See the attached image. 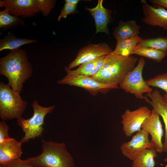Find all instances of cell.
<instances>
[{
  "instance_id": "cell-14",
  "label": "cell",
  "mask_w": 167,
  "mask_h": 167,
  "mask_svg": "<svg viewBox=\"0 0 167 167\" xmlns=\"http://www.w3.org/2000/svg\"><path fill=\"white\" fill-rule=\"evenodd\" d=\"M22 143L10 138L0 143V164L1 166L20 158L23 153Z\"/></svg>"
},
{
  "instance_id": "cell-27",
  "label": "cell",
  "mask_w": 167,
  "mask_h": 167,
  "mask_svg": "<svg viewBox=\"0 0 167 167\" xmlns=\"http://www.w3.org/2000/svg\"><path fill=\"white\" fill-rule=\"evenodd\" d=\"M77 11L76 6L65 2L61 12L58 18V21H59L62 18H66L68 15L74 14L76 13Z\"/></svg>"
},
{
  "instance_id": "cell-22",
  "label": "cell",
  "mask_w": 167,
  "mask_h": 167,
  "mask_svg": "<svg viewBox=\"0 0 167 167\" xmlns=\"http://www.w3.org/2000/svg\"><path fill=\"white\" fill-rule=\"evenodd\" d=\"M167 53L152 48L137 45L131 53L160 62L166 56Z\"/></svg>"
},
{
  "instance_id": "cell-9",
  "label": "cell",
  "mask_w": 167,
  "mask_h": 167,
  "mask_svg": "<svg viewBox=\"0 0 167 167\" xmlns=\"http://www.w3.org/2000/svg\"><path fill=\"white\" fill-rule=\"evenodd\" d=\"M148 133L141 129L133 135L129 141L123 143L120 148L122 154L132 161L143 150L154 148L149 138Z\"/></svg>"
},
{
  "instance_id": "cell-17",
  "label": "cell",
  "mask_w": 167,
  "mask_h": 167,
  "mask_svg": "<svg viewBox=\"0 0 167 167\" xmlns=\"http://www.w3.org/2000/svg\"><path fill=\"white\" fill-rule=\"evenodd\" d=\"M107 60V55H104L80 65L75 70H71L66 66L64 69L66 73L74 75H82L92 77L96 75L102 68Z\"/></svg>"
},
{
  "instance_id": "cell-31",
  "label": "cell",
  "mask_w": 167,
  "mask_h": 167,
  "mask_svg": "<svg viewBox=\"0 0 167 167\" xmlns=\"http://www.w3.org/2000/svg\"><path fill=\"white\" fill-rule=\"evenodd\" d=\"M79 0H65V2H67L74 5L77 6L78 2L80 1Z\"/></svg>"
},
{
  "instance_id": "cell-32",
  "label": "cell",
  "mask_w": 167,
  "mask_h": 167,
  "mask_svg": "<svg viewBox=\"0 0 167 167\" xmlns=\"http://www.w3.org/2000/svg\"><path fill=\"white\" fill-rule=\"evenodd\" d=\"M163 101L167 107V94H165L163 96Z\"/></svg>"
},
{
  "instance_id": "cell-21",
  "label": "cell",
  "mask_w": 167,
  "mask_h": 167,
  "mask_svg": "<svg viewBox=\"0 0 167 167\" xmlns=\"http://www.w3.org/2000/svg\"><path fill=\"white\" fill-rule=\"evenodd\" d=\"M155 148H148L142 151L132 161V167H154V159L157 156Z\"/></svg>"
},
{
  "instance_id": "cell-33",
  "label": "cell",
  "mask_w": 167,
  "mask_h": 167,
  "mask_svg": "<svg viewBox=\"0 0 167 167\" xmlns=\"http://www.w3.org/2000/svg\"><path fill=\"white\" fill-rule=\"evenodd\" d=\"M164 161L165 162H167V157L164 159Z\"/></svg>"
},
{
  "instance_id": "cell-11",
  "label": "cell",
  "mask_w": 167,
  "mask_h": 167,
  "mask_svg": "<svg viewBox=\"0 0 167 167\" xmlns=\"http://www.w3.org/2000/svg\"><path fill=\"white\" fill-rule=\"evenodd\" d=\"M110 46L105 43L90 44L80 49L75 58L68 66L70 69L100 57L109 54L113 52Z\"/></svg>"
},
{
  "instance_id": "cell-3",
  "label": "cell",
  "mask_w": 167,
  "mask_h": 167,
  "mask_svg": "<svg viewBox=\"0 0 167 167\" xmlns=\"http://www.w3.org/2000/svg\"><path fill=\"white\" fill-rule=\"evenodd\" d=\"M107 60L102 68L92 77L96 81L105 84L119 85L127 74L135 67L137 58L124 57L112 53L107 55Z\"/></svg>"
},
{
  "instance_id": "cell-20",
  "label": "cell",
  "mask_w": 167,
  "mask_h": 167,
  "mask_svg": "<svg viewBox=\"0 0 167 167\" xmlns=\"http://www.w3.org/2000/svg\"><path fill=\"white\" fill-rule=\"evenodd\" d=\"M37 42L36 39L19 38L11 34H8L0 40V51L8 49L14 50L25 44Z\"/></svg>"
},
{
  "instance_id": "cell-19",
  "label": "cell",
  "mask_w": 167,
  "mask_h": 167,
  "mask_svg": "<svg viewBox=\"0 0 167 167\" xmlns=\"http://www.w3.org/2000/svg\"><path fill=\"white\" fill-rule=\"evenodd\" d=\"M142 39L139 36L118 40L116 48L112 53L124 57L131 56L132 52Z\"/></svg>"
},
{
  "instance_id": "cell-26",
  "label": "cell",
  "mask_w": 167,
  "mask_h": 167,
  "mask_svg": "<svg viewBox=\"0 0 167 167\" xmlns=\"http://www.w3.org/2000/svg\"><path fill=\"white\" fill-rule=\"evenodd\" d=\"M37 7L43 15L46 17L49 15L54 7L56 1L54 0H36Z\"/></svg>"
},
{
  "instance_id": "cell-13",
  "label": "cell",
  "mask_w": 167,
  "mask_h": 167,
  "mask_svg": "<svg viewBox=\"0 0 167 167\" xmlns=\"http://www.w3.org/2000/svg\"><path fill=\"white\" fill-rule=\"evenodd\" d=\"M141 2L144 15L142 21L147 25L167 30V11L164 8L151 6L145 0Z\"/></svg>"
},
{
  "instance_id": "cell-29",
  "label": "cell",
  "mask_w": 167,
  "mask_h": 167,
  "mask_svg": "<svg viewBox=\"0 0 167 167\" xmlns=\"http://www.w3.org/2000/svg\"><path fill=\"white\" fill-rule=\"evenodd\" d=\"M1 166L2 167H36L27 162L24 160H22L20 158Z\"/></svg>"
},
{
  "instance_id": "cell-34",
  "label": "cell",
  "mask_w": 167,
  "mask_h": 167,
  "mask_svg": "<svg viewBox=\"0 0 167 167\" xmlns=\"http://www.w3.org/2000/svg\"><path fill=\"white\" fill-rule=\"evenodd\" d=\"M0 167H2L1 165H0Z\"/></svg>"
},
{
  "instance_id": "cell-7",
  "label": "cell",
  "mask_w": 167,
  "mask_h": 167,
  "mask_svg": "<svg viewBox=\"0 0 167 167\" xmlns=\"http://www.w3.org/2000/svg\"><path fill=\"white\" fill-rule=\"evenodd\" d=\"M57 83L82 88L93 95L99 92L104 93L109 90L119 88L118 86L116 84H105L99 82L91 76L74 75L68 73H67V75L62 79L58 81Z\"/></svg>"
},
{
  "instance_id": "cell-2",
  "label": "cell",
  "mask_w": 167,
  "mask_h": 167,
  "mask_svg": "<svg viewBox=\"0 0 167 167\" xmlns=\"http://www.w3.org/2000/svg\"><path fill=\"white\" fill-rule=\"evenodd\" d=\"M42 152L25 161L36 167H75L73 158L64 143L41 140Z\"/></svg>"
},
{
  "instance_id": "cell-1",
  "label": "cell",
  "mask_w": 167,
  "mask_h": 167,
  "mask_svg": "<svg viewBox=\"0 0 167 167\" xmlns=\"http://www.w3.org/2000/svg\"><path fill=\"white\" fill-rule=\"evenodd\" d=\"M32 68L25 50H11L0 59V74L8 79L12 89L21 92L23 84L32 76Z\"/></svg>"
},
{
  "instance_id": "cell-5",
  "label": "cell",
  "mask_w": 167,
  "mask_h": 167,
  "mask_svg": "<svg viewBox=\"0 0 167 167\" xmlns=\"http://www.w3.org/2000/svg\"><path fill=\"white\" fill-rule=\"evenodd\" d=\"M32 105L33 111L32 116L28 119L21 117L17 120L18 126L25 133L24 136L20 141L22 144L42 135L44 131L43 126L45 124V117L47 114L51 113L56 106L42 107L36 100L33 101Z\"/></svg>"
},
{
  "instance_id": "cell-16",
  "label": "cell",
  "mask_w": 167,
  "mask_h": 167,
  "mask_svg": "<svg viewBox=\"0 0 167 167\" xmlns=\"http://www.w3.org/2000/svg\"><path fill=\"white\" fill-rule=\"evenodd\" d=\"M103 0H98L97 5L95 7L90 8L86 7V8L94 19L96 33L102 32L109 35L108 25L109 21V12L103 6Z\"/></svg>"
},
{
  "instance_id": "cell-25",
  "label": "cell",
  "mask_w": 167,
  "mask_h": 167,
  "mask_svg": "<svg viewBox=\"0 0 167 167\" xmlns=\"http://www.w3.org/2000/svg\"><path fill=\"white\" fill-rule=\"evenodd\" d=\"M145 81L150 87L161 88L165 92V94H167V73L158 75Z\"/></svg>"
},
{
  "instance_id": "cell-18",
  "label": "cell",
  "mask_w": 167,
  "mask_h": 167,
  "mask_svg": "<svg viewBox=\"0 0 167 167\" xmlns=\"http://www.w3.org/2000/svg\"><path fill=\"white\" fill-rule=\"evenodd\" d=\"M141 26L135 20L120 21L113 29V35L117 40L139 36Z\"/></svg>"
},
{
  "instance_id": "cell-10",
  "label": "cell",
  "mask_w": 167,
  "mask_h": 167,
  "mask_svg": "<svg viewBox=\"0 0 167 167\" xmlns=\"http://www.w3.org/2000/svg\"><path fill=\"white\" fill-rule=\"evenodd\" d=\"M0 7L7 9L13 15L23 18L31 17L40 12L36 0H0Z\"/></svg>"
},
{
  "instance_id": "cell-24",
  "label": "cell",
  "mask_w": 167,
  "mask_h": 167,
  "mask_svg": "<svg viewBox=\"0 0 167 167\" xmlns=\"http://www.w3.org/2000/svg\"><path fill=\"white\" fill-rule=\"evenodd\" d=\"M137 45L167 52V36L142 39Z\"/></svg>"
},
{
  "instance_id": "cell-4",
  "label": "cell",
  "mask_w": 167,
  "mask_h": 167,
  "mask_svg": "<svg viewBox=\"0 0 167 167\" xmlns=\"http://www.w3.org/2000/svg\"><path fill=\"white\" fill-rule=\"evenodd\" d=\"M11 87L8 84L0 82V117L5 121L21 118L28 104L20 92Z\"/></svg>"
},
{
  "instance_id": "cell-6",
  "label": "cell",
  "mask_w": 167,
  "mask_h": 167,
  "mask_svg": "<svg viewBox=\"0 0 167 167\" xmlns=\"http://www.w3.org/2000/svg\"><path fill=\"white\" fill-rule=\"evenodd\" d=\"M145 64L144 59L140 58L135 68L126 75L119 86L127 92L134 94L137 98L145 99L144 93H149L153 89L149 86L142 77V72Z\"/></svg>"
},
{
  "instance_id": "cell-8",
  "label": "cell",
  "mask_w": 167,
  "mask_h": 167,
  "mask_svg": "<svg viewBox=\"0 0 167 167\" xmlns=\"http://www.w3.org/2000/svg\"><path fill=\"white\" fill-rule=\"evenodd\" d=\"M151 113L152 110L146 106H141L133 111L126 110L121 116V122L126 136L130 137L141 130L143 123Z\"/></svg>"
},
{
  "instance_id": "cell-12",
  "label": "cell",
  "mask_w": 167,
  "mask_h": 167,
  "mask_svg": "<svg viewBox=\"0 0 167 167\" xmlns=\"http://www.w3.org/2000/svg\"><path fill=\"white\" fill-rule=\"evenodd\" d=\"M159 115L153 109L150 116L143 123L141 129L146 131L151 136V142L154 145L157 152H163L162 138L164 131Z\"/></svg>"
},
{
  "instance_id": "cell-23",
  "label": "cell",
  "mask_w": 167,
  "mask_h": 167,
  "mask_svg": "<svg viewBox=\"0 0 167 167\" xmlns=\"http://www.w3.org/2000/svg\"><path fill=\"white\" fill-rule=\"evenodd\" d=\"M24 24L23 19L10 14L7 9L0 11V28L2 29L6 30Z\"/></svg>"
},
{
  "instance_id": "cell-15",
  "label": "cell",
  "mask_w": 167,
  "mask_h": 167,
  "mask_svg": "<svg viewBox=\"0 0 167 167\" xmlns=\"http://www.w3.org/2000/svg\"><path fill=\"white\" fill-rule=\"evenodd\" d=\"M150 100L145 96L146 101L149 104L153 109L162 117L165 126V136L163 143V152L167 153V107L164 102L163 96L160 92L155 89L152 92L146 93Z\"/></svg>"
},
{
  "instance_id": "cell-28",
  "label": "cell",
  "mask_w": 167,
  "mask_h": 167,
  "mask_svg": "<svg viewBox=\"0 0 167 167\" xmlns=\"http://www.w3.org/2000/svg\"><path fill=\"white\" fill-rule=\"evenodd\" d=\"M9 130V126L6 124L5 121L2 120L0 122V143L10 138L8 133Z\"/></svg>"
},
{
  "instance_id": "cell-30",
  "label": "cell",
  "mask_w": 167,
  "mask_h": 167,
  "mask_svg": "<svg viewBox=\"0 0 167 167\" xmlns=\"http://www.w3.org/2000/svg\"><path fill=\"white\" fill-rule=\"evenodd\" d=\"M154 6L157 7L167 8V0H149Z\"/></svg>"
}]
</instances>
